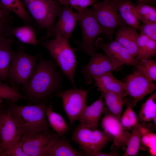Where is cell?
<instances>
[{
	"instance_id": "33",
	"label": "cell",
	"mask_w": 156,
	"mask_h": 156,
	"mask_svg": "<svg viewBox=\"0 0 156 156\" xmlns=\"http://www.w3.org/2000/svg\"><path fill=\"white\" fill-rule=\"evenodd\" d=\"M156 135L151 131L144 133L142 136L141 142L143 146L148 148L151 155L155 156L156 155Z\"/></svg>"
},
{
	"instance_id": "9",
	"label": "cell",
	"mask_w": 156,
	"mask_h": 156,
	"mask_svg": "<svg viewBox=\"0 0 156 156\" xmlns=\"http://www.w3.org/2000/svg\"><path fill=\"white\" fill-rule=\"evenodd\" d=\"M125 83L127 97L124 103L132 107L156 88L155 85L137 69L127 77Z\"/></svg>"
},
{
	"instance_id": "10",
	"label": "cell",
	"mask_w": 156,
	"mask_h": 156,
	"mask_svg": "<svg viewBox=\"0 0 156 156\" xmlns=\"http://www.w3.org/2000/svg\"><path fill=\"white\" fill-rule=\"evenodd\" d=\"M87 90L74 89L59 92L55 96L61 98L64 109L72 125L87 106Z\"/></svg>"
},
{
	"instance_id": "21",
	"label": "cell",
	"mask_w": 156,
	"mask_h": 156,
	"mask_svg": "<svg viewBox=\"0 0 156 156\" xmlns=\"http://www.w3.org/2000/svg\"><path fill=\"white\" fill-rule=\"evenodd\" d=\"M143 122H138L130 130L131 136L123 156H136L138 155L143 135L153 129L152 125Z\"/></svg>"
},
{
	"instance_id": "5",
	"label": "cell",
	"mask_w": 156,
	"mask_h": 156,
	"mask_svg": "<svg viewBox=\"0 0 156 156\" xmlns=\"http://www.w3.org/2000/svg\"><path fill=\"white\" fill-rule=\"evenodd\" d=\"M75 9L80 14L78 22L82 31V38L79 46L73 49L74 51H80L92 56L96 51L95 40L103 34V30L95 17L93 8H78Z\"/></svg>"
},
{
	"instance_id": "16",
	"label": "cell",
	"mask_w": 156,
	"mask_h": 156,
	"mask_svg": "<svg viewBox=\"0 0 156 156\" xmlns=\"http://www.w3.org/2000/svg\"><path fill=\"white\" fill-rule=\"evenodd\" d=\"M1 148L3 151L14 145L21 140L18 127L8 112H5L1 129Z\"/></svg>"
},
{
	"instance_id": "43",
	"label": "cell",
	"mask_w": 156,
	"mask_h": 156,
	"mask_svg": "<svg viewBox=\"0 0 156 156\" xmlns=\"http://www.w3.org/2000/svg\"><path fill=\"white\" fill-rule=\"evenodd\" d=\"M2 152L3 151L1 148L0 146V156H2Z\"/></svg>"
},
{
	"instance_id": "38",
	"label": "cell",
	"mask_w": 156,
	"mask_h": 156,
	"mask_svg": "<svg viewBox=\"0 0 156 156\" xmlns=\"http://www.w3.org/2000/svg\"><path fill=\"white\" fill-rule=\"evenodd\" d=\"M84 155L88 156H118L119 154L114 151L110 153H106L100 151H91L84 150Z\"/></svg>"
},
{
	"instance_id": "39",
	"label": "cell",
	"mask_w": 156,
	"mask_h": 156,
	"mask_svg": "<svg viewBox=\"0 0 156 156\" xmlns=\"http://www.w3.org/2000/svg\"><path fill=\"white\" fill-rule=\"evenodd\" d=\"M9 16L8 12L6 10L0 7V19L8 21Z\"/></svg>"
},
{
	"instance_id": "31",
	"label": "cell",
	"mask_w": 156,
	"mask_h": 156,
	"mask_svg": "<svg viewBox=\"0 0 156 156\" xmlns=\"http://www.w3.org/2000/svg\"><path fill=\"white\" fill-rule=\"evenodd\" d=\"M136 69L151 81L156 80V62L148 59L140 60L135 65Z\"/></svg>"
},
{
	"instance_id": "2",
	"label": "cell",
	"mask_w": 156,
	"mask_h": 156,
	"mask_svg": "<svg viewBox=\"0 0 156 156\" xmlns=\"http://www.w3.org/2000/svg\"><path fill=\"white\" fill-rule=\"evenodd\" d=\"M46 101L34 105H13L8 111L16 124L21 138L38 133L49 129L47 118Z\"/></svg>"
},
{
	"instance_id": "37",
	"label": "cell",
	"mask_w": 156,
	"mask_h": 156,
	"mask_svg": "<svg viewBox=\"0 0 156 156\" xmlns=\"http://www.w3.org/2000/svg\"><path fill=\"white\" fill-rule=\"evenodd\" d=\"M28 156L23 151L20 140L14 145L4 150L2 156Z\"/></svg>"
},
{
	"instance_id": "14",
	"label": "cell",
	"mask_w": 156,
	"mask_h": 156,
	"mask_svg": "<svg viewBox=\"0 0 156 156\" xmlns=\"http://www.w3.org/2000/svg\"><path fill=\"white\" fill-rule=\"evenodd\" d=\"M58 19L51 31L50 36L61 35L68 39L72 38L73 32L79 20L80 14L74 12L67 5L62 7Z\"/></svg>"
},
{
	"instance_id": "3",
	"label": "cell",
	"mask_w": 156,
	"mask_h": 156,
	"mask_svg": "<svg viewBox=\"0 0 156 156\" xmlns=\"http://www.w3.org/2000/svg\"><path fill=\"white\" fill-rule=\"evenodd\" d=\"M55 37L44 42L42 45L49 51L55 62L75 88L74 77L78 63L74 49L70 45L68 39L61 35Z\"/></svg>"
},
{
	"instance_id": "18",
	"label": "cell",
	"mask_w": 156,
	"mask_h": 156,
	"mask_svg": "<svg viewBox=\"0 0 156 156\" xmlns=\"http://www.w3.org/2000/svg\"><path fill=\"white\" fill-rule=\"evenodd\" d=\"M139 34L137 29L127 25L119 27L115 40L119 42L133 57L137 56L138 50L137 41Z\"/></svg>"
},
{
	"instance_id": "20",
	"label": "cell",
	"mask_w": 156,
	"mask_h": 156,
	"mask_svg": "<svg viewBox=\"0 0 156 156\" xmlns=\"http://www.w3.org/2000/svg\"><path fill=\"white\" fill-rule=\"evenodd\" d=\"M14 41L12 37H7L3 32L0 34V81L8 80L9 66L14 51L12 45Z\"/></svg>"
},
{
	"instance_id": "15",
	"label": "cell",
	"mask_w": 156,
	"mask_h": 156,
	"mask_svg": "<svg viewBox=\"0 0 156 156\" xmlns=\"http://www.w3.org/2000/svg\"><path fill=\"white\" fill-rule=\"evenodd\" d=\"M101 125L104 131L113 138L115 145L118 146L127 145L131 134L125 132L120 121L111 114H106L102 119Z\"/></svg>"
},
{
	"instance_id": "36",
	"label": "cell",
	"mask_w": 156,
	"mask_h": 156,
	"mask_svg": "<svg viewBox=\"0 0 156 156\" xmlns=\"http://www.w3.org/2000/svg\"><path fill=\"white\" fill-rule=\"evenodd\" d=\"M138 29L140 33L156 41V23H143L142 25L139 26Z\"/></svg>"
},
{
	"instance_id": "25",
	"label": "cell",
	"mask_w": 156,
	"mask_h": 156,
	"mask_svg": "<svg viewBox=\"0 0 156 156\" xmlns=\"http://www.w3.org/2000/svg\"><path fill=\"white\" fill-rule=\"evenodd\" d=\"M8 32V34L14 36L23 43L35 46L39 43L36 39L34 29L31 25L10 27Z\"/></svg>"
},
{
	"instance_id": "24",
	"label": "cell",
	"mask_w": 156,
	"mask_h": 156,
	"mask_svg": "<svg viewBox=\"0 0 156 156\" xmlns=\"http://www.w3.org/2000/svg\"><path fill=\"white\" fill-rule=\"evenodd\" d=\"M98 88L110 114L120 121L124 104L123 98L114 92L102 87Z\"/></svg>"
},
{
	"instance_id": "26",
	"label": "cell",
	"mask_w": 156,
	"mask_h": 156,
	"mask_svg": "<svg viewBox=\"0 0 156 156\" xmlns=\"http://www.w3.org/2000/svg\"><path fill=\"white\" fill-rule=\"evenodd\" d=\"M46 113L50 125L57 132L59 136H62L69 129L63 118L60 115L53 111L52 107H47Z\"/></svg>"
},
{
	"instance_id": "1",
	"label": "cell",
	"mask_w": 156,
	"mask_h": 156,
	"mask_svg": "<svg viewBox=\"0 0 156 156\" xmlns=\"http://www.w3.org/2000/svg\"><path fill=\"white\" fill-rule=\"evenodd\" d=\"M57 66L52 60L39 55L38 62L25 88L29 98L42 99L61 89L63 73L57 70Z\"/></svg>"
},
{
	"instance_id": "29",
	"label": "cell",
	"mask_w": 156,
	"mask_h": 156,
	"mask_svg": "<svg viewBox=\"0 0 156 156\" xmlns=\"http://www.w3.org/2000/svg\"><path fill=\"white\" fill-rule=\"evenodd\" d=\"M139 20L143 23H156V9L152 5L138 1L135 5Z\"/></svg>"
},
{
	"instance_id": "6",
	"label": "cell",
	"mask_w": 156,
	"mask_h": 156,
	"mask_svg": "<svg viewBox=\"0 0 156 156\" xmlns=\"http://www.w3.org/2000/svg\"><path fill=\"white\" fill-rule=\"evenodd\" d=\"M40 29L50 36L62 6L58 0H21Z\"/></svg>"
},
{
	"instance_id": "42",
	"label": "cell",
	"mask_w": 156,
	"mask_h": 156,
	"mask_svg": "<svg viewBox=\"0 0 156 156\" xmlns=\"http://www.w3.org/2000/svg\"><path fill=\"white\" fill-rule=\"evenodd\" d=\"M8 22L5 20L0 19V34L3 32L4 27Z\"/></svg>"
},
{
	"instance_id": "35",
	"label": "cell",
	"mask_w": 156,
	"mask_h": 156,
	"mask_svg": "<svg viewBox=\"0 0 156 156\" xmlns=\"http://www.w3.org/2000/svg\"><path fill=\"white\" fill-rule=\"evenodd\" d=\"M61 5H67L78 8H87L95 3L96 0H58Z\"/></svg>"
},
{
	"instance_id": "8",
	"label": "cell",
	"mask_w": 156,
	"mask_h": 156,
	"mask_svg": "<svg viewBox=\"0 0 156 156\" xmlns=\"http://www.w3.org/2000/svg\"><path fill=\"white\" fill-rule=\"evenodd\" d=\"M104 131L91 130L82 122L74 130L71 140L84 150L96 151L102 150L112 139Z\"/></svg>"
},
{
	"instance_id": "13",
	"label": "cell",
	"mask_w": 156,
	"mask_h": 156,
	"mask_svg": "<svg viewBox=\"0 0 156 156\" xmlns=\"http://www.w3.org/2000/svg\"><path fill=\"white\" fill-rule=\"evenodd\" d=\"M97 49H101L109 58L122 64L127 65H135L139 62L136 58L132 56L127 49L119 42L115 40L106 42L100 37L95 42Z\"/></svg>"
},
{
	"instance_id": "7",
	"label": "cell",
	"mask_w": 156,
	"mask_h": 156,
	"mask_svg": "<svg viewBox=\"0 0 156 156\" xmlns=\"http://www.w3.org/2000/svg\"><path fill=\"white\" fill-rule=\"evenodd\" d=\"M95 17L103 33L111 41L115 29L127 25L114 5V0H103L92 5Z\"/></svg>"
},
{
	"instance_id": "41",
	"label": "cell",
	"mask_w": 156,
	"mask_h": 156,
	"mask_svg": "<svg viewBox=\"0 0 156 156\" xmlns=\"http://www.w3.org/2000/svg\"><path fill=\"white\" fill-rule=\"evenodd\" d=\"M138 1L142 2L145 3L152 5L156 3V0H135Z\"/></svg>"
},
{
	"instance_id": "11",
	"label": "cell",
	"mask_w": 156,
	"mask_h": 156,
	"mask_svg": "<svg viewBox=\"0 0 156 156\" xmlns=\"http://www.w3.org/2000/svg\"><path fill=\"white\" fill-rule=\"evenodd\" d=\"M122 65L105 55L95 53L92 55L88 64L82 67L81 73L84 77L86 83L90 84L95 77L107 72H112Z\"/></svg>"
},
{
	"instance_id": "34",
	"label": "cell",
	"mask_w": 156,
	"mask_h": 156,
	"mask_svg": "<svg viewBox=\"0 0 156 156\" xmlns=\"http://www.w3.org/2000/svg\"><path fill=\"white\" fill-rule=\"evenodd\" d=\"M156 53V41L150 38L142 51L138 53L136 59L139 60L148 59Z\"/></svg>"
},
{
	"instance_id": "40",
	"label": "cell",
	"mask_w": 156,
	"mask_h": 156,
	"mask_svg": "<svg viewBox=\"0 0 156 156\" xmlns=\"http://www.w3.org/2000/svg\"><path fill=\"white\" fill-rule=\"evenodd\" d=\"M5 112L3 110L0 109V143L1 142V129L2 123L4 116Z\"/></svg>"
},
{
	"instance_id": "28",
	"label": "cell",
	"mask_w": 156,
	"mask_h": 156,
	"mask_svg": "<svg viewBox=\"0 0 156 156\" xmlns=\"http://www.w3.org/2000/svg\"><path fill=\"white\" fill-rule=\"evenodd\" d=\"M143 122H149L156 118V92L151 95L142 105L138 115Z\"/></svg>"
},
{
	"instance_id": "4",
	"label": "cell",
	"mask_w": 156,
	"mask_h": 156,
	"mask_svg": "<svg viewBox=\"0 0 156 156\" xmlns=\"http://www.w3.org/2000/svg\"><path fill=\"white\" fill-rule=\"evenodd\" d=\"M39 55L26 53L24 48L20 47L14 51L9 66L8 81L14 86H26L37 65Z\"/></svg>"
},
{
	"instance_id": "12",
	"label": "cell",
	"mask_w": 156,
	"mask_h": 156,
	"mask_svg": "<svg viewBox=\"0 0 156 156\" xmlns=\"http://www.w3.org/2000/svg\"><path fill=\"white\" fill-rule=\"evenodd\" d=\"M53 134L49 129L35 134L21 138L23 151L28 156H44Z\"/></svg>"
},
{
	"instance_id": "32",
	"label": "cell",
	"mask_w": 156,
	"mask_h": 156,
	"mask_svg": "<svg viewBox=\"0 0 156 156\" xmlns=\"http://www.w3.org/2000/svg\"><path fill=\"white\" fill-rule=\"evenodd\" d=\"M127 107L120 120L123 130L125 131L130 130L138 123L137 117L132 107L129 106Z\"/></svg>"
},
{
	"instance_id": "45",
	"label": "cell",
	"mask_w": 156,
	"mask_h": 156,
	"mask_svg": "<svg viewBox=\"0 0 156 156\" xmlns=\"http://www.w3.org/2000/svg\"><path fill=\"white\" fill-rule=\"evenodd\" d=\"M0 7L4 9L0 1Z\"/></svg>"
},
{
	"instance_id": "30",
	"label": "cell",
	"mask_w": 156,
	"mask_h": 156,
	"mask_svg": "<svg viewBox=\"0 0 156 156\" xmlns=\"http://www.w3.org/2000/svg\"><path fill=\"white\" fill-rule=\"evenodd\" d=\"M27 98L20 92L17 86H9L0 81V99H8L15 103Z\"/></svg>"
},
{
	"instance_id": "22",
	"label": "cell",
	"mask_w": 156,
	"mask_h": 156,
	"mask_svg": "<svg viewBox=\"0 0 156 156\" xmlns=\"http://www.w3.org/2000/svg\"><path fill=\"white\" fill-rule=\"evenodd\" d=\"M115 6L121 18L128 26L136 29L139 27L135 5L129 0H114Z\"/></svg>"
},
{
	"instance_id": "17",
	"label": "cell",
	"mask_w": 156,
	"mask_h": 156,
	"mask_svg": "<svg viewBox=\"0 0 156 156\" xmlns=\"http://www.w3.org/2000/svg\"><path fill=\"white\" fill-rule=\"evenodd\" d=\"M83 153L74 148L67 140L57 134L49 142L44 156H82Z\"/></svg>"
},
{
	"instance_id": "44",
	"label": "cell",
	"mask_w": 156,
	"mask_h": 156,
	"mask_svg": "<svg viewBox=\"0 0 156 156\" xmlns=\"http://www.w3.org/2000/svg\"><path fill=\"white\" fill-rule=\"evenodd\" d=\"M1 99H0V109H1V108L2 107V105H1Z\"/></svg>"
},
{
	"instance_id": "19",
	"label": "cell",
	"mask_w": 156,
	"mask_h": 156,
	"mask_svg": "<svg viewBox=\"0 0 156 156\" xmlns=\"http://www.w3.org/2000/svg\"><path fill=\"white\" fill-rule=\"evenodd\" d=\"M103 97H100L90 105L86 106L78 117L77 120L84 123L92 130L97 129L99 121L104 110Z\"/></svg>"
},
{
	"instance_id": "23",
	"label": "cell",
	"mask_w": 156,
	"mask_h": 156,
	"mask_svg": "<svg viewBox=\"0 0 156 156\" xmlns=\"http://www.w3.org/2000/svg\"><path fill=\"white\" fill-rule=\"evenodd\" d=\"M95 86L116 93L123 98L127 95L125 83L117 79L111 72H107L94 78Z\"/></svg>"
},
{
	"instance_id": "27",
	"label": "cell",
	"mask_w": 156,
	"mask_h": 156,
	"mask_svg": "<svg viewBox=\"0 0 156 156\" xmlns=\"http://www.w3.org/2000/svg\"><path fill=\"white\" fill-rule=\"evenodd\" d=\"M1 2L4 9L12 12L25 22L32 21V18L21 0H1Z\"/></svg>"
}]
</instances>
